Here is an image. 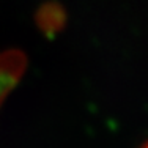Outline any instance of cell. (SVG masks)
<instances>
[{"label":"cell","mask_w":148,"mask_h":148,"mask_svg":"<svg viewBox=\"0 0 148 148\" xmlns=\"http://www.w3.org/2000/svg\"><path fill=\"white\" fill-rule=\"evenodd\" d=\"M24 68L25 58L19 52H8L5 55H0V106L22 76Z\"/></svg>","instance_id":"cell-1"},{"label":"cell","mask_w":148,"mask_h":148,"mask_svg":"<svg viewBox=\"0 0 148 148\" xmlns=\"http://www.w3.org/2000/svg\"><path fill=\"white\" fill-rule=\"evenodd\" d=\"M145 148H148V145H147V147H145Z\"/></svg>","instance_id":"cell-2"}]
</instances>
